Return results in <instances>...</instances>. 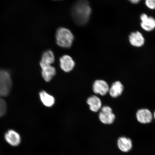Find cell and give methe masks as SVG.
I'll list each match as a JSON object with an SVG mask.
<instances>
[{"label": "cell", "mask_w": 155, "mask_h": 155, "mask_svg": "<svg viewBox=\"0 0 155 155\" xmlns=\"http://www.w3.org/2000/svg\"><path fill=\"white\" fill-rule=\"evenodd\" d=\"M92 9L87 0H78L71 8V15L77 25H86L90 19Z\"/></svg>", "instance_id": "1"}, {"label": "cell", "mask_w": 155, "mask_h": 155, "mask_svg": "<svg viewBox=\"0 0 155 155\" xmlns=\"http://www.w3.org/2000/svg\"><path fill=\"white\" fill-rule=\"evenodd\" d=\"M55 37L58 45L64 48H71L74 40V36L71 31L63 27L57 29Z\"/></svg>", "instance_id": "2"}, {"label": "cell", "mask_w": 155, "mask_h": 155, "mask_svg": "<svg viewBox=\"0 0 155 155\" xmlns=\"http://www.w3.org/2000/svg\"><path fill=\"white\" fill-rule=\"evenodd\" d=\"M12 82L8 72L3 70H0V97L8 95L10 92Z\"/></svg>", "instance_id": "3"}, {"label": "cell", "mask_w": 155, "mask_h": 155, "mask_svg": "<svg viewBox=\"0 0 155 155\" xmlns=\"http://www.w3.org/2000/svg\"><path fill=\"white\" fill-rule=\"evenodd\" d=\"M99 117L102 123L106 124H110L115 120V116L112 112L111 108L105 106L101 108Z\"/></svg>", "instance_id": "4"}, {"label": "cell", "mask_w": 155, "mask_h": 155, "mask_svg": "<svg viewBox=\"0 0 155 155\" xmlns=\"http://www.w3.org/2000/svg\"><path fill=\"white\" fill-rule=\"evenodd\" d=\"M60 66L61 69L65 72L72 71L75 65L74 61L70 56L65 55L60 58Z\"/></svg>", "instance_id": "5"}, {"label": "cell", "mask_w": 155, "mask_h": 155, "mask_svg": "<svg viewBox=\"0 0 155 155\" xmlns=\"http://www.w3.org/2000/svg\"><path fill=\"white\" fill-rule=\"evenodd\" d=\"M93 91L95 94L101 95H105L109 92V87L107 83L105 81L97 80L95 81L93 84Z\"/></svg>", "instance_id": "6"}, {"label": "cell", "mask_w": 155, "mask_h": 155, "mask_svg": "<svg viewBox=\"0 0 155 155\" xmlns=\"http://www.w3.org/2000/svg\"><path fill=\"white\" fill-rule=\"evenodd\" d=\"M140 19L141 26L143 30L150 32L155 28V19L153 17H148L146 14L143 13L141 15Z\"/></svg>", "instance_id": "7"}, {"label": "cell", "mask_w": 155, "mask_h": 155, "mask_svg": "<svg viewBox=\"0 0 155 155\" xmlns=\"http://www.w3.org/2000/svg\"><path fill=\"white\" fill-rule=\"evenodd\" d=\"M5 139L8 144L13 147L18 146L21 141L20 135L12 130H10L5 133Z\"/></svg>", "instance_id": "8"}, {"label": "cell", "mask_w": 155, "mask_h": 155, "mask_svg": "<svg viewBox=\"0 0 155 155\" xmlns=\"http://www.w3.org/2000/svg\"><path fill=\"white\" fill-rule=\"evenodd\" d=\"M136 116L137 121L142 124L150 123L153 119L152 113L147 109L139 110L137 112Z\"/></svg>", "instance_id": "9"}, {"label": "cell", "mask_w": 155, "mask_h": 155, "mask_svg": "<svg viewBox=\"0 0 155 155\" xmlns=\"http://www.w3.org/2000/svg\"><path fill=\"white\" fill-rule=\"evenodd\" d=\"M129 40L131 45L135 47H140L144 44V37L139 31L131 33L129 36Z\"/></svg>", "instance_id": "10"}, {"label": "cell", "mask_w": 155, "mask_h": 155, "mask_svg": "<svg viewBox=\"0 0 155 155\" xmlns=\"http://www.w3.org/2000/svg\"><path fill=\"white\" fill-rule=\"evenodd\" d=\"M117 146L119 150L124 152H129L133 147L132 141L128 137H120L117 140Z\"/></svg>", "instance_id": "11"}, {"label": "cell", "mask_w": 155, "mask_h": 155, "mask_svg": "<svg viewBox=\"0 0 155 155\" xmlns=\"http://www.w3.org/2000/svg\"><path fill=\"white\" fill-rule=\"evenodd\" d=\"M55 61L54 54L51 50H48L44 52L42 54L40 62L41 67L51 65Z\"/></svg>", "instance_id": "12"}, {"label": "cell", "mask_w": 155, "mask_h": 155, "mask_svg": "<svg viewBox=\"0 0 155 155\" xmlns=\"http://www.w3.org/2000/svg\"><path fill=\"white\" fill-rule=\"evenodd\" d=\"M87 103L90 106L91 111L93 112H97L101 109V100L96 96H93L89 97L87 100Z\"/></svg>", "instance_id": "13"}, {"label": "cell", "mask_w": 155, "mask_h": 155, "mask_svg": "<svg viewBox=\"0 0 155 155\" xmlns=\"http://www.w3.org/2000/svg\"><path fill=\"white\" fill-rule=\"evenodd\" d=\"M42 77L46 82H49L56 74L55 68L51 65L42 68Z\"/></svg>", "instance_id": "14"}, {"label": "cell", "mask_w": 155, "mask_h": 155, "mask_svg": "<svg viewBox=\"0 0 155 155\" xmlns=\"http://www.w3.org/2000/svg\"><path fill=\"white\" fill-rule=\"evenodd\" d=\"M124 86L119 81L114 82L109 89L110 94L114 98L117 97L120 95L123 92Z\"/></svg>", "instance_id": "15"}, {"label": "cell", "mask_w": 155, "mask_h": 155, "mask_svg": "<svg viewBox=\"0 0 155 155\" xmlns=\"http://www.w3.org/2000/svg\"><path fill=\"white\" fill-rule=\"evenodd\" d=\"M39 95L41 100L45 106L50 107L55 103V100L54 97L45 91L41 92Z\"/></svg>", "instance_id": "16"}, {"label": "cell", "mask_w": 155, "mask_h": 155, "mask_svg": "<svg viewBox=\"0 0 155 155\" xmlns=\"http://www.w3.org/2000/svg\"><path fill=\"white\" fill-rule=\"evenodd\" d=\"M7 110L6 104L2 98L0 97V117L4 115Z\"/></svg>", "instance_id": "17"}, {"label": "cell", "mask_w": 155, "mask_h": 155, "mask_svg": "<svg viewBox=\"0 0 155 155\" xmlns=\"http://www.w3.org/2000/svg\"><path fill=\"white\" fill-rule=\"evenodd\" d=\"M145 4L149 8L155 9V0H145Z\"/></svg>", "instance_id": "18"}, {"label": "cell", "mask_w": 155, "mask_h": 155, "mask_svg": "<svg viewBox=\"0 0 155 155\" xmlns=\"http://www.w3.org/2000/svg\"><path fill=\"white\" fill-rule=\"evenodd\" d=\"M128 1L132 3L136 4H138L140 2L141 0H128Z\"/></svg>", "instance_id": "19"}, {"label": "cell", "mask_w": 155, "mask_h": 155, "mask_svg": "<svg viewBox=\"0 0 155 155\" xmlns=\"http://www.w3.org/2000/svg\"><path fill=\"white\" fill-rule=\"evenodd\" d=\"M154 117L155 119V112H154Z\"/></svg>", "instance_id": "20"}, {"label": "cell", "mask_w": 155, "mask_h": 155, "mask_svg": "<svg viewBox=\"0 0 155 155\" xmlns=\"http://www.w3.org/2000/svg\"><path fill=\"white\" fill-rule=\"evenodd\" d=\"M55 1H60V0H55Z\"/></svg>", "instance_id": "21"}]
</instances>
